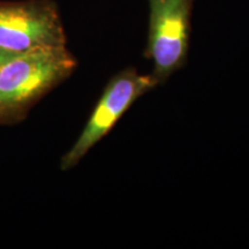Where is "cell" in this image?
<instances>
[{
    "instance_id": "6da1fadb",
    "label": "cell",
    "mask_w": 249,
    "mask_h": 249,
    "mask_svg": "<svg viewBox=\"0 0 249 249\" xmlns=\"http://www.w3.org/2000/svg\"><path fill=\"white\" fill-rule=\"evenodd\" d=\"M77 67L67 46L15 54L0 65V126L26 120L35 105Z\"/></svg>"
},
{
    "instance_id": "7a4b0ae2",
    "label": "cell",
    "mask_w": 249,
    "mask_h": 249,
    "mask_svg": "<svg viewBox=\"0 0 249 249\" xmlns=\"http://www.w3.org/2000/svg\"><path fill=\"white\" fill-rule=\"evenodd\" d=\"M158 85L160 83L151 74H140L135 68H127L112 77L79 138L61 157V171H70L75 167L110 133L134 102Z\"/></svg>"
},
{
    "instance_id": "3957f363",
    "label": "cell",
    "mask_w": 249,
    "mask_h": 249,
    "mask_svg": "<svg viewBox=\"0 0 249 249\" xmlns=\"http://www.w3.org/2000/svg\"><path fill=\"white\" fill-rule=\"evenodd\" d=\"M67 46L57 4L52 0H0V50L21 54Z\"/></svg>"
},
{
    "instance_id": "277c9868",
    "label": "cell",
    "mask_w": 249,
    "mask_h": 249,
    "mask_svg": "<svg viewBox=\"0 0 249 249\" xmlns=\"http://www.w3.org/2000/svg\"><path fill=\"white\" fill-rule=\"evenodd\" d=\"M194 1L149 0L150 13L145 55L154 64L151 75L160 85L185 66Z\"/></svg>"
},
{
    "instance_id": "5b68a950",
    "label": "cell",
    "mask_w": 249,
    "mask_h": 249,
    "mask_svg": "<svg viewBox=\"0 0 249 249\" xmlns=\"http://www.w3.org/2000/svg\"><path fill=\"white\" fill-rule=\"evenodd\" d=\"M13 55H15V54L8 53V52H5V51H2V50H0V65H1L4 61L7 60V59L13 57Z\"/></svg>"
}]
</instances>
